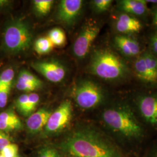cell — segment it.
Here are the masks:
<instances>
[{"mask_svg": "<svg viewBox=\"0 0 157 157\" xmlns=\"http://www.w3.org/2000/svg\"><path fill=\"white\" fill-rule=\"evenodd\" d=\"M62 148L73 157H122L117 146L91 128L75 131L63 141Z\"/></svg>", "mask_w": 157, "mask_h": 157, "instance_id": "1", "label": "cell"}, {"mask_svg": "<svg viewBox=\"0 0 157 157\" xmlns=\"http://www.w3.org/2000/svg\"><path fill=\"white\" fill-rule=\"evenodd\" d=\"M102 120L110 129L128 140H139L143 136V129L130 107L119 104L105 110Z\"/></svg>", "mask_w": 157, "mask_h": 157, "instance_id": "2", "label": "cell"}, {"mask_svg": "<svg viewBox=\"0 0 157 157\" xmlns=\"http://www.w3.org/2000/svg\"><path fill=\"white\" fill-rule=\"evenodd\" d=\"M90 72L107 80H121L128 77L130 70L127 64L114 52L108 49L95 51L89 65Z\"/></svg>", "mask_w": 157, "mask_h": 157, "instance_id": "3", "label": "cell"}, {"mask_svg": "<svg viewBox=\"0 0 157 157\" xmlns=\"http://www.w3.org/2000/svg\"><path fill=\"white\" fill-rule=\"evenodd\" d=\"M32 41V34L27 23L20 19L12 20L4 29L2 49L7 54H17L26 50Z\"/></svg>", "mask_w": 157, "mask_h": 157, "instance_id": "4", "label": "cell"}, {"mask_svg": "<svg viewBox=\"0 0 157 157\" xmlns=\"http://www.w3.org/2000/svg\"><path fill=\"white\" fill-rule=\"evenodd\" d=\"M72 94L76 104L85 109L97 107L104 98V91L101 86L90 80L79 82L73 88Z\"/></svg>", "mask_w": 157, "mask_h": 157, "instance_id": "5", "label": "cell"}, {"mask_svg": "<svg viewBox=\"0 0 157 157\" xmlns=\"http://www.w3.org/2000/svg\"><path fill=\"white\" fill-rule=\"evenodd\" d=\"M100 32V27L97 23H88L84 26L73 45V53L76 58L83 59L88 54Z\"/></svg>", "mask_w": 157, "mask_h": 157, "instance_id": "6", "label": "cell"}, {"mask_svg": "<svg viewBox=\"0 0 157 157\" xmlns=\"http://www.w3.org/2000/svg\"><path fill=\"white\" fill-rule=\"evenodd\" d=\"M72 115V107L69 101H63L56 110L51 114L45 126L48 133H55L64 129L69 123Z\"/></svg>", "mask_w": 157, "mask_h": 157, "instance_id": "7", "label": "cell"}, {"mask_svg": "<svg viewBox=\"0 0 157 157\" xmlns=\"http://www.w3.org/2000/svg\"><path fill=\"white\" fill-rule=\"evenodd\" d=\"M137 107L145 122L157 127V93L139 96L137 98Z\"/></svg>", "mask_w": 157, "mask_h": 157, "instance_id": "8", "label": "cell"}, {"mask_svg": "<svg viewBox=\"0 0 157 157\" xmlns=\"http://www.w3.org/2000/svg\"><path fill=\"white\" fill-rule=\"evenodd\" d=\"M32 67L52 83H59L65 76V67L62 64L56 61H37L33 62Z\"/></svg>", "mask_w": 157, "mask_h": 157, "instance_id": "9", "label": "cell"}, {"mask_svg": "<svg viewBox=\"0 0 157 157\" xmlns=\"http://www.w3.org/2000/svg\"><path fill=\"white\" fill-rule=\"evenodd\" d=\"M83 1L81 0H62L58 6L56 18L67 25H72L80 15Z\"/></svg>", "mask_w": 157, "mask_h": 157, "instance_id": "10", "label": "cell"}, {"mask_svg": "<svg viewBox=\"0 0 157 157\" xmlns=\"http://www.w3.org/2000/svg\"><path fill=\"white\" fill-rule=\"evenodd\" d=\"M115 27L119 33L131 36V34L139 33L143 28V25L137 17L126 13H122L117 17Z\"/></svg>", "mask_w": 157, "mask_h": 157, "instance_id": "11", "label": "cell"}, {"mask_svg": "<svg viewBox=\"0 0 157 157\" xmlns=\"http://www.w3.org/2000/svg\"><path fill=\"white\" fill-rule=\"evenodd\" d=\"M114 44L122 54L128 56H136L140 53L139 43L130 35L119 34L115 37Z\"/></svg>", "mask_w": 157, "mask_h": 157, "instance_id": "12", "label": "cell"}, {"mask_svg": "<svg viewBox=\"0 0 157 157\" xmlns=\"http://www.w3.org/2000/svg\"><path fill=\"white\" fill-rule=\"evenodd\" d=\"M43 85L42 82L33 74L27 70H22L18 75L15 87L22 91L30 92L40 89Z\"/></svg>", "mask_w": 157, "mask_h": 157, "instance_id": "13", "label": "cell"}, {"mask_svg": "<svg viewBox=\"0 0 157 157\" xmlns=\"http://www.w3.org/2000/svg\"><path fill=\"white\" fill-rule=\"evenodd\" d=\"M23 125L20 118L12 109L0 113V130L5 133L22 129Z\"/></svg>", "mask_w": 157, "mask_h": 157, "instance_id": "14", "label": "cell"}, {"mask_svg": "<svg viewBox=\"0 0 157 157\" xmlns=\"http://www.w3.org/2000/svg\"><path fill=\"white\" fill-rule=\"evenodd\" d=\"M52 112L45 109L41 108L29 117L26 121V126L29 131L36 133L43 129L48 122Z\"/></svg>", "mask_w": 157, "mask_h": 157, "instance_id": "15", "label": "cell"}, {"mask_svg": "<svg viewBox=\"0 0 157 157\" xmlns=\"http://www.w3.org/2000/svg\"><path fill=\"white\" fill-rule=\"evenodd\" d=\"M118 8L132 16H143L148 12L144 0H121L117 1Z\"/></svg>", "mask_w": 157, "mask_h": 157, "instance_id": "16", "label": "cell"}, {"mask_svg": "<svg viewBox=\"0 0 157 157\" xmlns=\"http://www.w3.org/2000/svg\"><path fill=\"white\" fill-rule=\"evenodd\" d=\"M134 68L135 73L137 78L141 80L148 83H155V82L146 65L143 54L139 56L135 61Z\"/></svg>", "mask_w": 157, "mask_h": 157, "instance_id": "17", "label": "cell"}, {"mask_svg": "<svg viewBox=\"0 0 157 157\" xmlns=\"http://www.w3.org/2000/svg\"><path fill=\"white\" fill-rule=\"evenodd\" d=\"M53 46V44L48 36L42 37L35 41L34 50L39 54H46L52 50Z\"/></svg>", "mask_w": 157, "mask_h": 157, "instance_id": "18", "label": "cell"}, {"mask_svg": "<svg viewBox=\"0 0 157 157\" xmlns=\"http://www.w3.org/2000/svg\"><path fill=\"white\" fill-rule=\"evenodd\" d=\"M143 56L144 58L146 65L155 83H157V57L149 51H147Z\"/></svg>", "mask_w": 157, "mask_h": 157, "instance_id": "19", "label": "cell"}, {"mask_svg": "<svg viewBox=\"0 0 157 157\" xmlns=\"http://www.w3.org/2000/svg\"><path fill=\"white\" fill-rule=\"evenodd\" d=\"M54 2L52 0H34V11L40 16H44L50 11Z\"/></svg>", "mask_w": 157, "mask_h": 157, "instance_id": "20", "label": "cell"}, {"mask_svg": "<svg viewBox=\"0 0 157 157\" xmlns=\"http://www.w3.org/2000/svg\"><path fill=\"white\" fill-rule=\"evenodd\" d=\"M48 37L54 45L62 46L65 43L66 36L61 29L54 28L48 33Z\"/></svg>", "mask_w": 157, "mask_h": 157, "instance_id": "21", "label": "cell"}, {"mask_svg": "<svg viewBox=\"0 0 157 157\" xmlns=\"http://www.w3.org/2000/svg\"><path fill=\"white\" fill-rule=\"evenodd\" d=\"M39 101L40 96L38 94L35 93H31L28 94V101L24 116L29 117L34 113V111L37 107Z\"/></svg>", "mask_w": 157, "mask_h": 157, "instance_id": "22", "label": "cell"}, {"mask_svg": "<svg viewBox=\"0 0 157 157\" xmlns=\"http://www.w3.org/2000/svg\"><path fill=\"white\" fill-rule=\"evenodd\" d=\"M14 78L15 71L13 68H6L0 73V83L11 87Z\"/></svg>", "mask_w": 157, "mask_h": 157, "instance_id": "23", "label": "cell"}, {"mask_svg": "<svg viewBox=\"0 0 157 157\" xmlns=\"http://www.w3.org/2000/svg\"><path fill=\"white\" fill-rule=\"evenodd\" d=\"M112 0H94L91 2L94 10L97 13H102L108 11L112 5Z\"/></svg>", "mask_w": 157, "mask_h": 157, "instance_id": "24", "label": "cell"}, {"mask_svg": "<svg viewBox=\"0 0 157 157\" xmlns=\"http://www.w3.org/2000/svg\"><path fill=\"white\" fill-rule=\"evenodd\" d=\"M19 148L16 144L10 143L6 146L1 151L0 154L4 157H16L17 156Z\"/></svg>", "mask_w": 157, "mask_h": 157, "instance_id": "25", "label": "cell"}, {"mask_svg": "<svg viewBox=\"0 0 157 157\" xmlns=\"http://www.w3.org/2000/svg\"><path fill=\"white\" fill-rule=\"evenodd\" d=\"M11 87L4 84H0V108L6 107L10 93Z\"/></svg>", "mask_w": 157, "mask_h": 157, "instance_id": "26", "label": "cell"}, {"mask_svg": "<svg viewBox=\"0 0 157 157\" xmlns=\"http://www.w3.org/2000/svg\"><path fill=\"white\" fill-rule=\"evenodd\" d=\"M28 101V94H23L20 95L16 100L15 105L17 109L22 115L24 116L27 104Z\"/></svg>", "mask_w": 157, "mask_h": 157, "instance_id": "27", "label": "cell"}, {"mask_svg": "<svg viewBox=\"0 0 157 157\" xmlns=\"http://www.w3.org/2000/svg\"><path fill=\"white\" fill-rule=\"evenodd\" d=\"M39 157H59V154L55 148L46 147L40 151Z\"/></svg>", "mask_w": 157, "mask_h": 157, "instance_id": "28", "label": "cell"}, {"mask_svg": "<svg viewBox=\"0 0 157 157\" xmlns=\"http://www.w3.org/2000/svg\"><path fill=\"white\" fill-rule=\"evenodd\" d=\"M10 143H11V141L10 136L6 133L0 130V151Z\"/></svg>", "mask_w": 157, "mask_h": 157, "instance_id": "29", "label": "cell"}, {"mask_svg": "<svg viewBox=\"0 0 157 157\" xmlns=\"http://www.w3.org/2000/svg\"><path fill=\"white\" fill-rule=\"evenodd\" d=\"M150 52L157 57V32L152 34L150 38Z\"/></svg>", "mask_w": 157, "mask_h": 157, "instance_id": "30", "label": "cell"}, {"mask_svg": "<svg viewBox=\"0 0 157 157\" xmlns=\"http://www.w3.org/2000/svg\"><path fill=\"white\" fill-rule=\"evenodd\" d=\"M152 23L157 32V7H155L152 11Z\"/></svg>", "mask_w": 157, "mask_h": 157, "instance_id": "31", "label": "cell"}, {"mask_svg": "<svg viewBox=\"0 0 157 157\" xmlns=\"http://www.w3.org/2000/svg\"><path fill=\"white\" fill-rule=\"evenodd\" d=\"M11 4V1L8 0H0V11L3 10Z\"/></svg>", "mask_w": 157, "mask_h": 157, "instance_id": "32", "label": "cell"}, {"mask_svg": "<svg viewBox=\"0 0 157 157\" xmlns=\"http://www.w3.org/2000/svg\"><path fill=\"white\" fill-rule=\"evenodd\" d=\"M146 3H151V4H157V0H144Z\"/></svg>", "mask_w": 157, "mask_h": 157, "instance_id": "33", "label": "cell"}, {"mask_svg": "<svg viewBox=\"0 0 157 157\" xmlns=\"http://www.w3.org/2000/svg\"><path fill=\"white\" fill-rule=\"evenodd\" d=\"M0 157H3V156H2V155H1V154H0Z\"/></svg>", "mask_w": 157, "mask_h": 157, "instance_id": "34", "label": "cell"}, {"mask_svg": "<svg viewBox=\"0 0 157 157\" xmlns=\"http://www.w3.org/2000/svg\"><path fill=\"white\" fill-rule=\"evenodd\" d=\"M19 157V156H18V155H17V157Z\"/></svg>", "mask_w": 157, "mask_h": 157, "instance_id": "35", "label": "cell"}, {"mask_svg": "<svg viewBox=\"0 0 157 157\" xmlns=\"http://www.w3.org/2000/svg\"></svg>", "mask_w": 157, "mask_h": 157, "instance_id": "36", "label": "cell"}]
</instances>
